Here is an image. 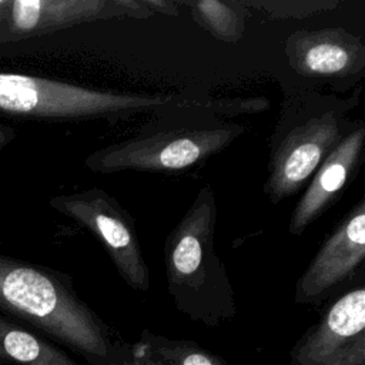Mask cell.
I'll list each match as a JSON object with an SVG mask.
<instances>
[{
    "label": "cell",
    "mask_w": 365,
    "mask_h": 365,
    "mask_svg": "<svg viewBox=\"0 0 365 365\" xmlns=\"http://www.w3.org/2000/svg\"><path fill=\"white\" fill-rule=\"evenodd\" d=\"M0 312L90 365H137L133 345L77 295L64 272L0 252Z\"/></svg>",
    "instance_id": "obj_1"
},
{
    "label": "cell",
    "mask_w": 365,
    "mask_h": 365,
    "mask_svg": "<svg viewBox=\"0 0 365 365\" xmlns=\"http://www.w3.org/2000/svg\"><path fill=\"white\" fill-rule=\"evenodd\" d=\"M212 107L214 100L198 93H115L0 70V114L21 120L67 123L104 118L115 121L138 114L210 111Z\"/></svg>",
    "instance_id": "obj_2"
},
{
    "label": "cell",
    "mask_w": 365,
    "mask_h": 365,
    "mask_svg": "<svg viewBox=\"0 0 365 365\" xmlns=\"http://www.w3.org/2000/svg\"><path fill=\"white\" fill-rule=\"evenodd\" d=\"M215 194L202 185L164 241L167 288L175 308L212 328L237 314L234 289L215 250Z\"/></svg>",
    "instance_id": "obj_3"
},
{
    "label": "cell",
    "mask_w": 365,
    "mask_h": 365,
    "mask_svg": "<svg viewBox=\"0 0 365 365\" xmlns=\"http://www.w3.org/2000/svg\"><path fill=\"white\" fill-rule=\"evenodd\" d=\"M245 131L244 124L207 111L157 115L135 135L104 145L86 157L94 173H180L224 151Z\"/></svg>",
    "instance_id": "obj_4"
},
{
    "label": "cell",
    "mask_w": 365,
    "mask_h": 365,
    "mask_svg": "<svg viewBox=\"0 0 365 365\" xmlns=\"http://www.w3.org/2000/svg\"><path fill=\"white\" fill-rule=\"evenodd\" d=\"M354 100L308 94L289 100L271 137L264 192L272 204L298 192L322 161L358 124L348 120Z\"/></svg>",
    "instance_id": "obj_5"
},
{
    "label": "cell",
    "mask_w": 365,
    "mask_h": 365,
    "mask_svg": "<svg viewBox=\"0 0 365 365\" xmlns=\"http://www.w3.org/2000/svg\"><path fill=\"white\" fill-rule=\"evenodd\" d=\"M53 210L74 220L103 245L123 281L134 291L150 288V272L141 252L134 218L101 188L51 197Z\"/></svg>",
    "instance_id": "obj_6"
},
{
    "label": "cell",
    "mask_w": 365,
    "mask_h": 365,
    "mask_svg": "<svg viewBox=\"0 0 365 365\" xmlns=\"http://www.w3.org/2000/svg\"><path fill=\"white\" fill-rule=\"evenodd\" d=\"M153 14L144 0H10L0 27V47L97 20Z\"/></svg>",
    "instance_id": "obj_7"
},
{
    "label": "cell",
    "mask_w": 365,
    "mask_h": 365,
    "mask_svg": "<svg viewBox=\"0 0 365 365\" xmlns=\"http://www.w3.org/2000/svg\"><path fill=\"white\" fill-rule=\"evenodd\" d=\"M289 365H365V288L341 295L294 344Z\"/></svg>",
    "instance_id": "obj_8"
},
{
    "label": "cell",
    "mask_w": 365,
    "mask_h": 365,
    "mask_svg": "<svg viewBox=\"0 0 365 365\" xmlns=\"http://www.w3.org/2000/svg\"><path fill=\"white\" fill-rule=\"evenodd\" d=\"M365 259V198L349 210L295 285L294 301L317 305L349 281Z\"/></svg>",
    "instance_id": "obj_9"
},
{
    "label": "cell",
    "mask_w": 365,
    "mask_h": 365,
    "mask_svg": "<svg viewBox=\"0 0 365 365\" xmlns=\"http://www.w3.org/2000/svg\"><path fill=\"white\" fill-rule=\"evenodd\" d=\"M291 68L311 80L344 83L365 70V44L342 27L297 30L285 41Z\"/></svg>",
    "instance_id": "obj_10"
},
{
    "label": "cell",
    "mask_w": 365,
    "mask_h": 365,
    "mask_svg": "<svg viewBox=\"0 0 365 365\" xmlns=\"http://www.w3.org/2000/svg\"><path fill=\"white\" fill-rule=\"evenodd\" d=\"M365 150V124L362 120L341 140L311 177L304 195L295 205L288 231L302 234L335 201L356 174Z\"/></svg>",
    "instance_id": "obj_11"
},
{
    "label": "cell",
    "mask_w": 365,
    "mask_h": 365,
    "mask_svg": "<svg viewBox=\"0 0 365 365\" xmlns=\"http://www.w3.org/2000/svg\"><path fill=\"white\" fill-rule=\"evenodd\" d=\"M0 365H78L58 345L0 314Z\"/></svg>",
    "instance_id": "obj_12"
},
{
    "label": "cell",
    "mask_w": 365,
    "mask_h": 365,
    "mask_svg": "<svg viewBox=\"0 0 365 365\" xmlns=\"http://www.w3.org/2000/svg\"><path fill=\"white\" fill-rule=\"evenodd\" d=\"M137 365H228L194 341L171 339L144 329L133 345Z\"/></svg>",
    "instance_id": "obj_13"
},
{
    "label": "cell",
    "mask_w": 365,
    "mask_h": 365,
    "mask_svg": "<svg viewBox=\"0 0 365 365\" xmlns=\"http://www.w3.org/2000/svg\"><path fill=\"white\" fill-rule=\"evenodd\" d=\"M188 6L192 16L205 27L214 37L235 43L242 37L245 9L241 1H220V0H200V1H181Z\"/></svg>",
    "instance_id": "obj_14"
},
{
    "label": "cell",
    "mask_w": 365,
    "mask_h": 365,
    "mask_svg": "<svg viewBox=\"0 0 365 365\" xmlns=\"http://www.w3.org/2000/svg\"><path fill=\"white\" fill-rule=\"evenodd\" d=\"M242 6L255 7L275 19H302L338 6L335 0H292V1H241Z\"/></svg>",
    "instance_id": "obj_15"
},
{
    "label": "cell",
    "mask_w": 365,
    "mask_h": 365,
    "mask_svg": "<svg viewBox=\"0 0 365 365\" xmlns=\"http://www.w3.org/2000/svg\"><path fill=\"white\" fill-rule=\"evenodd\" d=\"M145 6L155 14L163 13L168 16H178V9L175 1H165V0H144Z\"/></svg>",
    "instance_id": "obj_16"
},
{
    "label": "cell",
    "mask_w": 365,
    "mask_h": 365,
    "mask_svg": "<svg viewBox=\"0 0 365 365\" xmlns=\"http://www.w3.org/2000/svg\"><path fill=\"white\" fill-rule=\"evenodd\" d=\"M16 128L7 125V124H0V151L6 148L14 138H16Z\"/></svg>",
    "instance_id": "obj_17"
},
{
    "label": "cell",
    "mask_w": 365,
    "mask_h": 365,
    "mask_svg": "<svg viewBox=\"0 0 365 365\" xmlns=\"http://www.w3.org/2000/svg\"><path fill=\"white\" fill-rule=\"evenodd\" d=\"M9 1L10 0H0V27L3 24L4 16H6V11H7V7H9Z\"/></svg>",
    "instance_id": "obj_18"
}]
</instances>
